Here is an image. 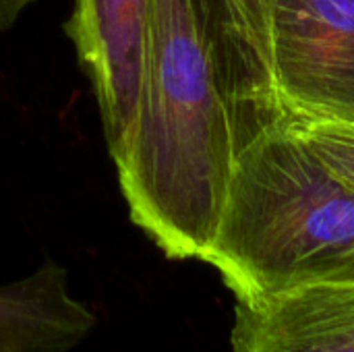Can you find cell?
<instances>
[{"label": "cell", "mask_w": 354, "mask_h": 352, "mask_svg": "<svg viewBox=\"0 0 354 352\" xmlns=\"http://www.w3.org/2000/svg\"><path fill=\"white\" fill-rule=\"evenodd\" d=\"M95 328V315L71 295L62 266L0 286V352H68Z\"/></svg>", "instance_id": "7"}, {"label": "cell", "mask_w": 354, "mask_h": 352, "mask_svg": "<svg viewBox=\"0 0 354 352\" xmlns=\"http://www.w3.org/2000/svg\"><path fill=\"white\" fill-rule=\"evenodd\" d=\"M232 352H354V284L236 301Z\"/></svg>", "instance_id": "5"}, {"label": "cell", "mask_w": 354, "mask_h": 352, "mask_svg": "<svg viewBox=\"0 0 354 352\" xmlns=\"http://www.w3.org/2000/svg\"><path fill=\"white\" fill-rule=\"evenodd\" d=\"M226 91L241 143L276 118L268 0H193Z\"/></svg>", "instance_id": "6"}, {"label": "cell", "mask_w": 354, "mask_h": 352, "mask_svg": "<svg viewBox=\"0 0 354 352\" xmlns=\"http://www.w3.org/2000/svg\"><path fill=\"white\" fill-rule=\"evenodd\" d=\"M31 2L35 0H0V31L8 29Z\"/></svg>", "instance_id": "9"}, {"label": "cell", "mask_w": 354, "mask_h": 352, "mask_svg": "<svg viewBox=\"0 0 354 352\" xmlns=\"http://www.w3.org/2000/svg\"><path fill=\"white\" fill-rule=\"evenodd\" d=\"M203 261L236 301L354 284V187L272 118L239 147Z\"/></svg>", "instance_id": "2"}, {"label": "cell", "mask_w": 354, "mask_h": 352, "mask_svg": "<svg viewBox=\"0 0 354 352\" xmlns=\"http://www.w3.org/2000/svg\"><path fill=\"white\" fill-rule=\"evenodd\" d=\"M278 116L354 124V0H268Z\"/></svg>", "instance_id": "3"}, {"label": "cell", "mask_w": 354, "mask_h": 352, "mask_svg": "<svg viewBox=\"0 0 354 352\" xmlns=\"http://www.w3.org/2000/svg\"><path fill=\"white\" fill-rule=\"evenodd\" d=\"M338 176L354 187V124L338 120L278 116Z\"/></svg>", "instance_id": "8"}, {"label": "cell", "mask_w": 354, "mask_h": 352, "mask_svg": "<svg viewBox=\"0 0 354 352\" xmlns=\"http://www.w3.org/2000/svg\"><path fill=\"white\" fill-rule=\"evenodd\" d=\"M239 147L193 0H151L137 110L110 158L131 222L168 259L203 261Z\"/></svg>", "instance_id": "1"}, {"label": "cell", "mask_w": 354, "mask_h": 352, "mask_svg": "<svg viewBox=\"0 0 354 352\" xmlns=\"http://www.w3.org/2000/svg\"><path fill=\"white\" fill-rule=\"evenodd\" d=\"M151 0H75L64 29L91 83L108 154L122 145L139 100Z\"/></svg>", "instance_id": "4"}]
</instances>
